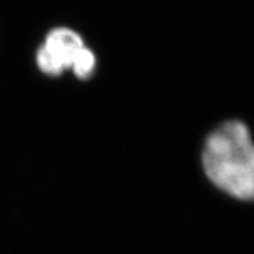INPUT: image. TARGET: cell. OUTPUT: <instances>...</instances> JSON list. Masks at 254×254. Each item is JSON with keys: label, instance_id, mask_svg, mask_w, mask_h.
<instances>
[{"label": "cell", "instance_id": "cell-1", "mask_svg": "<svg viewBox=\"0 0 254 254\" xmlns=\"http://www.w3.org/2000/svg\"><path fill=\"white\" fill-rule=\"evenodd\" d=\"M201 165L218 190L238 200L254 201V143L241 121H226L207 135Z\"/></svg>", "mask_w": 254, "mask_h": 254}, {"label": "cell", "instance_id": "cell-2", "mask_svg": "<svg viewBox=\"0 0 254 254\" xmlns=\"http://www.w3.org/2000/svg\"><path fill=\"white\" fill-rule=\"evenodd\" d=\"M35 61L39 70L51 77L71 70L79 79H87L96 69V56L83 38L73 29L64 26L55 27L46 35Z\"/></svg>", "mask_w": 254, "mask_h": 254}]
</instances>
